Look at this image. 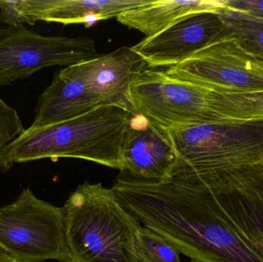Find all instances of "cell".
I'll list each match as a JSON object with an SVG mask.
<instances>
[{"label":"cell","instance_id":"cell-1","mask_svg":"<svg viewBox=\"0 0 263 262\" xmlns=\"http://www.w3.org/2000/svg\"><path fill=\"white\" fill-rule=\"evenodd\" d=\"M111 189L143 227L196 262H263V248L236 223L216 191L176 179L117 178Z\"/></svg>","mask_w":263,"mask_h":262},{"label":"cell","instance_id":"cell-2","mask_svg":"<svg viewBox=\"0 0 263 262\" xmlns=\"http://www.w3.org/2000/svg\"><path fill=\"white\" fill-rule=\"evenodd\" d=\"M159 128L177 154L173 179L210 187L263 172V118Z\"/></svg>","mask_w":263,"mask_h":262},{"label":"cell","instance_id":"cell-3","mask_svg":"<svg viewBox=\"0 0 263 262\" xmlns=\"http://www.w3.org/2000/svg\"><path fill=\"white\" fill-rule=\"evenodd\" d=\"M134 114L121 106L103 105L77 118L29 127L6 150L8 163L73 158L120 169L129 121Z\"/></svg>","mask_w":263,"mask_h":262},{"label":"cell","instance_id":"cell-4","mask_svg":"<svg viewBox=\"0 0 263 262\" xmlns=\"http://www.w3.org/2000/svg\"><path fill=\"white\" fill-rule=\"evenodd\" d=\"M63 209L74 262H140L136 238L142 226L112 189L86 182L69 195Z\"/></svg>","mask_w":263,"mask_h":262},{"label":"cell","instance_id":"cell-5","mask_svg":"<svg viewBox=\"0 0 263 262\" xmlns=\"http://www.w3.org/2000/svg\"><path fill=\"white\" fill-rule=\"evenodd\" d=\"M213 92L209 86L173 78L142 63L132 77L129 102L135 115L159 127L207 124L223 121L213 109Z\"/></svg>","mask_w":263,"mask_h":262},{"label":"cell","instance_id":"cell-6","mask_svg":"<svg viewBox=\"0 0 263 262\" xmlns=\"http://www.w3.org/2000/svg\"><path fill=\"white\" fill-rule=\"evenodd\" d=\"M0 247L17 262H74L66 245L63 207L25 189L0 207Z\"/></svg>","mask_w":263,"mask_h":262},{"label":"cell","instance_id":"cell-7","mask_svg":"<svg viewBox=\"0 0 263 262\" xmlns=\"http://www.w3.org/2000/svg\"><path fill=\"white\" fill-rule=\"evenodd\" d=\"M99 56L89 37L46 36L26 26L0 29V86L53 66H71Z\"/></svg>","mask_w":263,"mask_h":262},{"label":"cell","instance_id":"cell-8","mask_svg":"<svg viewBox=\"0 0 263 262\" xmlns=\"http://www.w3.org/2000/svg\"><path fill=\"white\" fill-rule=\"evenodd\" d=\"M173 78L225 92L263 91V68L229 34L165 70Z\"/></svg>","mask_w":263,"mask_h":262},{"label":"cell","instance_id":"cell-9","mask_svg":"<svg viewBox=\"0 0 263 262\" xmlns=\"http://www.w3.org/2000/svg\"><path fill=\"white\" fill-rule=\"evenodd\" d=\"M228 35L216 10L205 11L181 18L159 33L145 37L132 49L147 67L170 68Z\"/></svg>","mask_w":263,"mask_h":262},{"label":"cell","instance_id":"cell-10","mask_svg":"<svg viewBox=\"0 0 263 262\" xmlns=\"http://www.w3.org/2000/svg\"><path fill=\"white\" fill-rule=\"evenodd\" d=\"M177 154L163 131L151 120L133 115L123 148V164L117 178L141 183L171 181Z\"/></svg>","mask_w":263,"mask_h":262},{"label":"cell","instance_id":"cell-11","mask_svg":"<svg viewBox=\"0 0 263 262\" xmlns=\"http://www.w3.org/2000/svg\"><path fill=\"white\" fill-rule=\"evenodd\" d=\"M142 63L132 47L123 46L59 72L81 83L106 104L121 106L135 115L129 102V87L133 73Z\"/></svg>","mask_w":263,"mask_h":262},{"label":"cell","instance_id":"cell-12","mask_svg":"<svg viewBox=\"0 0 263 262\" xmlns=\"http://www.w3.org/2000/svg\"><path fill=\"white\" fill-rule=\"evenodd\" d=\"M155 0H17L22 12L37 22L90 27L102 20L151 4Z\"/></svg>","mask_w":263,"mask_h":262},{"label":"cell","instance_id":"cell-13","mask_svg":"<svg viewBox=\"0 0 263 262\" xmlns=\"http://www.w3.org/2000/svg\"><path fill=\"white\" fill-rule=\"evenodd\" d=\"M103 105L107 104L81 83L58 72L54 75L50 86L39 97L31 127H43L67 121Z\"/></svg>","mask_w":263,"mask_h":262},{"label":"cell","instance_id":"cell-14","mask_svg":"<svg viewBox=\"0 0 263 262\" xmlns=\"http://www.w3.org/2000/svg\"><path fill=\"white\" fill-rule=\"evenodd\" d=\"M224 0H155L151 4L124 12L117 17L121 24L151 37L170 27L181 18L223 7Z\"/></svg>","mask_w":263,"mask_h":262},{"label":"cell","instance_id":"cell-15","mask_svg":"<svg viewBox=\"0 0 263 262\" xmlns=\"http://www.w3.org/2000/svg\"><path fill=\"white\" fill-rule=\"evenodd\" d=\"M216 12L238 46L263 68V20L226 7Z\"/></svg>","mask_w":263,"mask_h":262},{"label":"cell","instance_id":"cell-16","mask_svg":"<svg viewBox=\"0 0 263 262\" xmlns=\"http://www.w3.org/2000/svg\"><path fill=\"white\" fill-rule=\"evenodd\" d=\"M215 112L223 120H250L263 118V91L225 92L213 89Z\"/></svg>","mask_w":263,"mask_h":262},{"label":"cell","instance_id":"cell-17","mask_svg":"<svg viewBox=\"0 0 263 262\" xmlns=\"http://www.w3.org/2000/svg\"><path fill=\"white\" fill-rule=\"evenodd\" d=\"M136 249L140 262H182L176 248L143 226L136 236Z\"/></svg>","mask_w":263,"mask_h":262},{"label":"cell","instance_id":"cell-18","mask_svg":"<svg viewBox=\"0 0 263 262\" xmlns=\"http://www.w3.org/2000/svg\"><path fill=\"white\" fill-rule=\"evenodd\" d=\"M24 131L17 111L0 97V173H4L12 166L6 160V150Z\"/></svg>","mask_w":263,"mask_h":262},{"label":"cell","instance_id":"cell-19","mask_svg":"<svg viewBox=\"0 0 263 262\" xmlns=\"http://www.w3.org/2000/svg\"><path fill=\"white\" fill-rule=\"evenodd\" d=\"M0 22L9 26H34L36 22L22 12L16 1H0Z\"/></svg>","mask_w":263,"mask_h":262},{"label":"cell","instance_id":"cell-20","mask_svg":"<svg viewBox=\"0 0 263 262\" xmlns=\"http://www.w3.org/2000/svg\"><path fill=\"white\" fill-rule=\"evenodd\" d=\"M223 7L263 20V0H224Z\"/></svg>","mask_w":263,"mask_h":262},{"label":"cell","instance_id":"cell-21","mask_svg":"<svg viewBox=\"0 0 263 262\" xmlns=\"http://www.w3.org/2000/svg\"><path fill=\"white\" fill-rule=\"evenodd\" d=\"M0 262H17L3 248L0 247Z\"/></svg>","mask_w":263,"mask_h":262}]
</instances>
